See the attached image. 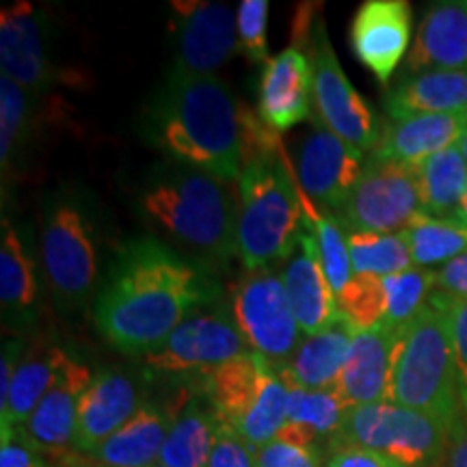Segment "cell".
<instances>
[{
	"label": "cell",
	"mask_w": 467,
	"mask_h": 467,
	"mask_svg": "<svg viewBox=\"0 0 467 467\" xmlns=\"http://www.w3.org/2000/svg\"><path fill=\"white\" fill-rule=\"evenodd\" d=\"M221 285L206 266L159 238L121 244L96 296L93 318L104 340L141 358L159 348L197 309L217 303Z\"/></svg>",
	"instance_id": "6da1fadb"
},
{
	"label": "cell",
	"mask_w": 467,
	"mask_h": 467,
	"mask_svg": "<svg viewBox=\"0 0 467 467\" xmlns=\"http://www.w3.org/2000/svg\"><path fill=\"white\" fill-rule=\"evenodd\" d=\"M241 102L219 76L169 72L145 109V137L167 161L238 182L243 173Z\"/></svg>",
	"instance_id": "7a4b0ae2"
},
{
	"label": "cell",
	"mask_w": 467,
	"mask_h": 467,
	"mask_svg": "<svg viewBox=\"0 0 467 467\" xmlns=\"http://www.w3.org/2000/svg\"><path fill=\"white\" fill-rule=\"evenodd\" d=\"M137 203L148 223L208 271L238 255V202L230 182L217 175L175 161L159 162L143 180Z\"/></svg>",
	"instance_id": "3957f363"
},
{
	"label": "cell",
	"mask_w": 467,
	"mask_h": 467,
	"mask_svg": "<svg viewBox=\"0 0 467 467\" xmlns=\"http://www.w3.org/2000/svg\"><path fill=\"white\" fill-rule=\"evenodd\" d=\"M301 189L284 148L243 162L238 180V258L247 271L284 262L306 232Z\"/></svg>",
	"instance_id": "277c9868"
},
{
	"label": "cell",
	"mask_w": 467,
	"mask_h": 467,
	"mask_svg": "<svg viewBox=\"0 0 467 467\" xmlns=\"http://www.w3.org/2000/svg\"><path fill=\"white\" fill-rule=\"evenodd\" d=\"M388 402L431 413L451 426L461 416L451 329L441 309L431 301L396 334Z\"/></svg>",
	"instance_id": "5b68a950"
},
{
	"label": "cell",
	"mask_w": 467,
	"mask_h": 467,
	"mask_svg": "<svg viewBox=\"0 0 467 467\" xmlns=\"http://www.w3.org/2000/svg\"><path fill=\"white\" fill-rule=\"evenodd\" d=\"M39 251L58 307H83L98 279L96 223L83 200L58 192L46 202Z\"/></svg>",
	"instance_id": "8992f818"
},
{
	"label": "cell",
	"mask_w": 467,
	"mask_h": 467,
	"mask_svg": "<svg viewBox=\"0 0 467 467\" xmlns=\"http://www.w3.org/2000/svg\"><path fill=\"white\" fill-rule=\"evenodd\" d=\"M452 426L431 413L394 402H372L348 409L337 448H364L396 461L402 467H437Z\"/></svg>",
	"instance_id": "52a82bcc"
},
{
	"label": "cell",
	"mask_w": 467,
	"mask_h": 467,
	"mask_svg": "<svg viewBox=\"0 0 467 467\" xmlns=\"http://www.w3.org/2000/svg\"><path fill=\"white\" fill-rule=\"evenodd\" d=\"M292 46L306 50L314 67V107L331 132L361 154H372L383 128L364 98L350 85L347 72L337 61L323 16L301 37H292Z\"/></svg>",
	"instance_id": "ba28073f"
},
{
	"label": "cell",
	"mask_w": 467,
	"mask_h": 467,
	"mask_svg": "<svg viewBox=\"0 0 467 467\" xmlns=\"http://www.w3.org/2000/svg\"><path fill=\"white\" fill-rule=\"evenodd\" d=\"M230 307L249 348L273 366L290 361L303 342L282 273L273 266L244 273L234 285Z\"/></svg>",
	"instance_id": "9c48e42d"
},
{
	"label": "cell",
	"mask_w": 467,
	"mask_h": 467,
	"mask_svg": "<svg viewBox=\"0 0 467 467\" xmlns=\"http://www.w3.org/2000/svg\"><path fill=\"white\" fill-rule=\"evenodd\" d=\"M424 217L416 165L370 159L359 182L336 213L347 232L400 234Z\"/></svg>",
	"instance_id": "30bf717a"
},
{
	"label": "cell",
	"mask_w": 467,
	"mask_h": 467,
	"mask_svg": "<svg viewBox=\"0 0 467 467\" xmlns=\"http://www.w3.org/2000/svg\"><path fill=\"white\" fill-rule=\"evenodd\" d=\"M254 353L234 320L232 307L225 303H210L191 314L159 348L141 355V361L156 375L206 377L227 361Z\"/></svg>",
	"instance_id": "8fae6325"
},
{
	"label": "cell",
	"mask_w": 467,
	"mask_h": 467,
	"mask_svg": "<svg viewBox=\"0 0 467 467\" xmlns=\"http://www.w3.org/2000/svg\"><path fill=\"white\" fill-rule=\"evenodd\" d=\"M171 33L175 58L171 72L214 76L238 50L234 11L213 0H173Z\"/></svg>",
	"instance_id": "7c38bea8"
},
{
	"label": "cell",
	"mask_w": 467,
	"mask_h": 467,
	"mask_svg": "<svg viewBox=\"0 0 467 467\" xmlns=\"http://www.w3.org/2000/svg\"><path fill=\"white\" fill-rule=\"evenodd\" d=\"M364 156L331 132L318 115H314L312 130L299 148L296 182L318 208L336 214L364 173Z\"/></svg>",
	"instance_id": "4fadbf2b"
},
{
	"label": "cell",
	"mask_w": 467,
	"mask_h": 467,
	"mask_svg": "<svg viewBox=\"0 0 467 467\" xmlns=\"http://www.w3.org/2000/svg\"><path fill=\"white\" fill-rule=\"evenodd\" d=\"M0 76H7L35 98L44 96L57 80L44 14L28 0H17L0 11Z\"/></svg>",
	"instance_id": "5bb4252c"
},
{
	"label": "cell",
	"mask_w": 467,
	"mask_h": 467,
	"mask_svg": "<svg viewBox=\"0 0 467 467\" xmlns=\"http://www.w3.org/2000/svg\"><path fill=\"white\" fill-rule=\"evenodd\" d=\"M350 48L368 72L388 85L411 42L407 0H366L350 22Z\"/></svg>",
	"instance_id": "9a60e30c"
},
{
	"label": "cell",
	"mask_w": 467,
	"mask_h": 467,
	"mask_svg": "<svg viewBox=\"0 0 467 467\" xmlns=\"http://www.w3.org/2000/svg\"><path fill=\"white\" fill-rule=\"evenodd\" d=\"M314 67L307 52L290 46L271 57L262 67L258 115L265 124L282 134L301 121L312 119Z\"/></svg>",
	"instance_id": "2e32d148"
},
{
	"label": "cell",
	"mask_w": 467,
	"mask_h": 467,
	"mask_svg": "<svg viewBox=\"0 0 467 467\" xmlns=\"http://www.w3.org/2000/svg\"><path fill=\"white\" fill-rule=\"evenodd\" d=\"M91 381L89 366L63 350L55 383L25 424L26 435L46 457L61 459L74 448L78 405Z\"/></svg>",
	"instance_id": "e0dca14e"
},
{
	"label": "cell",
	"mask_w": 467,
	"mask_h": 467,
	"mask_svg": "<svg viewBox=\"0 0 467 467\" xmlns=\"http://www.w3.org/2000/svg\"><path fill=\"white\" fill-rule=\"evenodd\" d=\"M282 279L288 292L296 323L306 336L320 334L340 320L336 292L318 255V244L314 234L306 227L299 243L282 262Z\"/></svg>",
	"instance_id": "ac0fdd59"
},
{
	"label": "cell",
	"mask_w": 467,
	"mask_h": 467,
	"mask_svg": "<svg viewBox=\"0 0 467 467\" xmlns=\"http://www.w3.org/2000/svg\"><path fill=\"white\" fill-rule=\"evenodd\" d=\"M141 407V392L132 375L121 370L93 375L78 405L74 448L78 452L93 454L110 435L130 422Z\"/></svg>",
	"instance_id": "d6986e66"
},
{
	"label": "cell",
	"mask_w": 467,
	"mask_h": 467,
	"mask_svg": "<svg viewBox=\"0 0 467 467\" xmlns=\"http://www.w3.org/2000/svg\"><path fill=\"white\" fill-rule=\"evenodd\" d=\"M396 334L399 331L381 325L355 336L347 364L334 385L348 409L389 400Z\"/></svg>",
	"instance_id": "ffe728a7"
},
{
	"label": "cell",
	"mask_w": 467,
	"mask_h": 467,
	"mask_svg": "<svg viewBox=\"0 0 467 467\" xmlns=\"http://www.w3.org/2000/svg\"><path fill=\"white\" fill-rule=\"evenodd\" d=\"M467 69V0H441L426 9L407 55V72Z\"/></svg>",
	"instance_id": "44dd1931"
},
{
	"label": "cell",
	"mask_w": 467,
	"mask_h": 467,
	"mask_svg": "<svg viewBox=\"0 0 467 467\" xmlns=\"http://www.w3.org/2000/svg\"><path fill=\"white\" fill-rule=\"evenodd\" d=\"M467 132L465 113L416 115L402 121L385 124L370 159L418 165L429 156L459 145Z\"/></svg>",
	"instance_id": "7402d4cb"
},
{
	"label": "cell",
	"mask_w": 467,
	"mask_h": 467,
	"mask_svg": "<svg viewBox=\"0 0 467 467\" xmlns=\"http://www.w3.org/2000/svg\"><path fill=\"white\" fill-rule=\"evenodd\" d=\"M392 121L416 115H446L467 110V69H435L405 76L383 98Z\"/></svg>",
	"instance_id": "603a6c76"
},
{
	"label": "cell",
	"mask_w": 467,
	"mask_h": 467,
	"mask_svg": "<svg viewBox=\"0 0 467 467\" xmlns=\"http://www.w3.org/2000/svg\"><path fill=\"white\" fill-rule=\"evenodd\" d=\"M355 336H358V331L344 318L337 320L329 329L320 331V334L307 336L295 350L290 361L275 366L279 379L285 388H334L344 364H347Z\"/></svg>",
	"instance_id": "cb8c5ba5"
},
{
	"label": "cell",
	"mask_w": 467,
	"mask_h": 467,
	"mask_svg": "<svg viewBox=\"0 0 467 467\" xmlns=\"http://www.w3.org/2000/svg\"><path fill=\"white\" fill-rule=\"evenodd\" d=\"M175 418H178L175 407L162 409L143 402L137 416L93 452V461L100 467L156 465Z\"/></svg>",
	"instance_id": "d4e9b609"
},
{
	"label": "cell",
	"mask_w": 467,
	"mask_h": 467,
	"mask_svg": "<svg viewBox=\"0 0 467 467\" xmlns=\"http://www.w3.org/2000/svg\"><path fill=\"white\" fill-rule=\"evenodd\" d=\"M268 368L271 361L260 358L258 353H249L214 368L203 377V394L217 413L219 424L234 431L241 426L258 400Z\"/></svg>",
	"instance_id": "484cf974"
},
{
	"label": "cell",
	"mask_w": 467,
	"mask_h": 467,
	"mask_svg": "<svg viewBox=\"0 0 467 467\" xmlns=\"http://www.w3.org/2000/svg\"><path fill=\"white\" fill-rule=\"evenodd\" d=\"M37 273L33 255L20 232L3 219L0 236V306L3 318L11 327H26L37 307Z\"/></svg>",
	"instance_id": "4316f807"
},
{
	"label": "cell",
	"mask_w": 467,
	"mask_h": 467,
	"mask_svg": "<svg viewBox=\"0 0 467 467\" xmlns=\"http://www.w3.org/2000/svg\"><path fill=\"white\" fill-rule=\"evenodd\" d=\"M61 359L63 348L50 347V344H35L25 350L11 381L7 407L0 411V433L28 422V418L33 416V411L55 383Z\"/></svg>",
	"instance_id": "83f0119b"
},
{
	"label": "cell",
	"mask_w": 467,
	"mask_h": 467,
	"mask_svg": "<svg viewBox=\"0 0 467 467\" xmlns=\"http://www.w3.org/2000/svg\"><path fill=\"white\" fill-rule=\"evenodd\" d=\"M420 203L426 217L452 221L467 191V162L459 145L418 162Z\"/></svg>",
	"instance_id": "f1b7e54d"
},
{
	"label": "cell",
	"mask_w": 467,
	"mask_h": 467,
	"mask_svg": "<svg viewBox=\"0 0 467 467\" xmlns=\"http://www.w3.org/2000/svg\"><path fill=\"white\" fill-rule=\"evenodd\" d=\"M217 429L219 420L210 402L203 405L191 400L173 420L159 463L165 467H208Z\"/></svg>",
	"instance_id": "f546056e"
},
{
	"label": "cell",
	"mask_w": 467,
	"mask_h": 467,
	"mask_svg": "<svg viewBox=\"0 0 467 467\" xmlns=\"http://www.w3.org/2000/svg\"><path fill=\"white\" fill-rule=\"evenodd\" d=\"M348 254L355 275L388 277L413 268L405 234L347 232Z\"/></svg>",
	"instance_id": "4dcf8cb0"
},
{
	"label": "cell",
	"mask_w": 467,
	"mask_h": 467,
	"mask_svg": "<svg viewBox=\"0 0 467 467\" xmlns=\"http://www.w3.org/2000/svg\"><path fill=\"white\" fill-rule=\"evenodd\" d=\"M301 202H303V213H306L309 230H312L314 241L318 244V255H320V262H323L327 279H329L331 288H334L337 296L344 288H347L350 279L355 277L353 262H350V254H348L347 230L337 223L334 214L327 213L323 208H318L303 191H301Z\"/></svg>",
	"instance_id": "1f68e13d"
},
{
	"label": "cell",
	"mask_w": 467,
	"mask_h": 467,
	"mask_svg": "<svg viewBox=\"0 0 467 467\" xmlns=\"http://www.w3.org/2000/svg\"><path fill=\"white\" fill-rule=\"evenodd\" d=\"M402 234L411 249L413 266L418 268L441 266L467 251V225L454 221L431 219L424 214Z\"/></svg>",
	"instance_id": "d6a6232c"
},
{
	"label": "cell",
	"mask_w": 467,
	"mask_h": 467,
	"mask_svg": "<svg viewBox=\"0 0 467 467\" xmlns=\"http://www.w3.org/2000/svg\"><path fill=\"white\" fill-rule=\"evenodd\" d=\"M385 288V318L383 327L400 331L411 323L416 314L429 303L437 290L435 268H409L396 275L381 277Z\"/></svg>",
	"instance_id": "836d02e7"
},
{
	"label": "cell",
	"mask_w": 467,
	"mask_h": 467,
	"mask_svg": "<svg viewBox=\"0 0 467 467\" xmlns=\"http://www.w3.org/2000/svg\"><path fill=\"white\" fill-rule=\"evenodd\" d=\"M348 407L336 388H288V422L312 429L318 437L340 433Z\"/></svg>",
	"instance_id": "e575fe53"
},
{
	"label": "cell",
	"mask_w": 467,
	"mask_h": 467,
	"mask_svg": "<svg viewBox=\"0 0 467 467\" xmlns=\"http://www.w3.org/2000/svg\"><path fill=\"white\" fill-rule=\"evenodd\" d=\"M33 98L20 85L0 76V165L3 173H7L14 167L17 151L22 150L28 121H31Z\"/></svg>",
	"instance_id": "d590c367"
},
{
	"label": "cell",
	"mask_w": 467,
	"mask_h": 467,
	"mask_svg": "<svg viewBox=\"0 0 467 467\" xmlns=\"http://www.w3.org/2000/svg\"><path fill=\"white\" fill-rule=\"evenodd\" d=\"M337 299L340 317L358 334L377 329L385 318V288L383 279L377 275H355Z\"/></svg>",
	"instance_id": "8d00e7d4"
},
{
	"label": "cell",
	"mask_w": 467,
	"mask_h": 467,
	"mask_svg": "<svg viewBox=\"0 0 467 467\" xmlns=\"http://www.w3.org/2000/svg\"><path fill=\"white\" fill-rule=\"evenodd\" d=\"M429 301L440 307L448 320L454 350V364H457L461 383V407L467 409V299L435 290Z\"/></svg>",
	"instance_id": "74e56055"
},
{
	"label": "cell",
	"mask_w": 467,
	"mask_h": 467,
	"mask_svg": "<svg viewBox=\"0 0 467 467\" xmlns=\"http://www.w3.org/2000/svg\"><path fill=\"white\" fill-rule=\"evenodd\" d=\"M266 0H243L236 11V31H238V52H243L249 61L266 63Z\"/></svg>",
	"instance_id": "f35d334b"
},
{
	"label": "cell",
	"mask_w": 467,
	"mask_h": 467,
	"mask_svg": "<svg viewBox=\"0 0 467 467\" xmlns=\"http://www.w3.org/2000/svg\"><path fill=\"white\" fill-rule=\"evenodd\" d=\"M258 467H320L317 446H296L282 440H273L255 448Z\"/></svg>",
	"instance_id": "ab89813d"
},
{
	"label": "cell",
	"mask_w": 467,
	"mask_h": 467,
	"mask_svg": "<svg viewBox=\"0 0 467 467\" xmlns=\"http://www.w3.org/2000/svg\"><path fill=\"white\" fill-rule=\"evenodd\" d=\"M208 467H258L255 465V448L249 446L230 426L219 424Z\"/></svg>",
	"instance_id": "60d3db41"
},
{
	"label": "cell",
	"mask_w": 467,
	"mask_h": 467,
	"mask_svg": "<svg viewBox=\"0 0 467 467\" xmlns=\"http://www.w3.org/2000/svg\"><path fill=\"white\" fill-rule=\"evenodd\" d=\"M0 467H46L44 454L26 435L25 426L5 431L0 443Z\"/></svg>",
	"instance_id": "b9f144b4"
},
{
	"label": "cell",
	"mask_w": 467,
	"mask_h": 467,
	"mask_svg": "<svg viewBox=\"0 0 467 467\" xmlns=\"http://www.w3.org/2000/svg\"><path fill=\"white\" fill-rule=\"evenodd\" d=\"M435 277L437 290L467 299V251L440 268H435Z\"/></svg>",
	"instance_id": "7bdbcfd3"
},
{
	"label": "cell",
	"mask_w": 467,
	"mask_h": 467,
	"mask_svg": "<svg viewBox=\"0 0 467 467\" xmlns=\"http://www.w3.org/2000/svg\"><path fill=\"white\" fill-rule=\"evenodd\" d=\"M327 467H402L383 454L364 448H337Z\"/></svg>",
	"instance_id": "ee69618b"
},
{
	"label": "cell",
	"mask_w": 467,
	"mask_h": 467,
	"mask_svg": "<svg viewBox=\"0 0 467 467\" xmlns=\"http://www.w3.org/2000/svg\"><path fill=\"white\" fill-rule=\"evenodd\" d=\"M437 467H467V409L461 407V416L454 422L446 452Z\"/></svg>",
	"instance_id": "f6af8a7d"
},
{
	"label": "cell",
	"mask_w": 467,
	"mask_h": 467,
	"mask_svg": "<svg viewBox=\"0 0 467 467\" xmlns=\"http://www.w3.org/2000/svg\"><path fill=\"white\" fill-rule=\"evenodd\" d=\"M454 223H461V225H467V191H465V197L463 202H461V206L457 208V214H454Z\"/></svg>",
	"instance_id": "bcb514c9"
},
{
	"label": "cell",
	"mask_w": 467,
	"mask_h": 467,
	"mask_svg": "<svg viewBox=\"0 0 467 467\" xmlns=\"http://www.w3.org/2000/svg\"><path fill=\"white\" fill-rule=\"evenodd\" d=\"M459 150H461V154H463V159L467 162V132L463 134V139L459 141Z\"/></svg>",
	"instance_id": "7dc6e473"
},
{
	"label": "cell",
	"mask_w": 467,
	"mask_h": 467,
	"mask_svg": "<svg viewBox=\"0 0 467 467\" xmlns=\"http://www.w3.org/2000/svg\"><path fill=\"white\" fill-rule=\"evenodd\" d=\"M151 467H165V465H161V463H156V465H151Z\"/></svg>",
	"instance_id": "c3c4849f"
}]
</instances>
